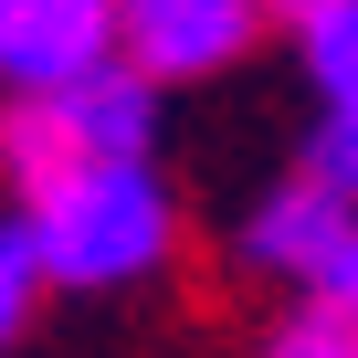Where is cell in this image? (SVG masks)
I'll return each mask as SVG.
<instances>
[{
	"label": "cell",
	"instance_id": "1",
	"mask_svg": "<svg viewBox=\"0 0 358 358\" xmlns=\"http://www.w3.org/2000/svg\"><path fill=\"white\" fill-rule=\"evenodd\" d=\"M22 232H32L43 285L116 295V285H148L179 253V201L158 190L148 158H95V169H64L53 190L22 201Z\"/></svg>",
	"mask_w": 358,
	"mask_h": 358
},
{
	"label": "cell",
	"instance_id": "2",
	"mask_svg": "<svg viewBox=\"0 0 358 358\" xmlns=\"http://www.w3.org/2000/svg\"><path fill=\"white\" fill-rule=\"evenodd\" d=\"M148 137H158V85L137 64H95L85 85H43V95L0 106V179L32 201V190H53L64 169L148 158Z\"/></svg>",
	"mask_w": 358,
	"mask_h": 358
},
{
	"label": "cell",
	"instance_id": "3",
	"mask_svg": "<svg viewBox=\"0 0 358 358\" xmlns=\"http://www.w3.org/2000/svg\"><path fill=\"white\" fill-rule=\"evenodd\" d=\"M264 32V0H116V53L148 85H201L243 64Z\"/></svg>",
	"mask_w": 358,
	"mask_h": 358
},
{
	"label": "cell",
	"instance_id": "4",
	"mask_svg": "<svg viewBox=\"0 0 358 358\" xmlns=\"http://www.w3.org/2000/svg\"><path fill=\"white\" fill-rule=\"evenodd\" d=\"M116 64V0H0V85L43 95Z\"/></svg>",
	"mask_w": 358,
	"mask_h": 358
},
{
	"label": "cell",
	"instance_id": "5",
	"mask_svg": "<svg viewBox=\"0 0 358 358\" xmlns=\"http://www.w3.org/2000/svg\"><path fill=\"white\" fill-rule=\"evenodd\" d=\"M358 232V211L337 201V190H316V179L295 169L285 190H264L253 211H243V232H232V253L253 264V274H285V285H316L327 264H337V243Z\"/></svg>",
	"mask_w": 358,
	"mask_h": 358
},
{
	"label": "cell",
	"instance_id": "6",
	"mask_svg": "<svg viewBox=\"0 0 358 358\" xmlns=\"http://www.w3.org/2000/svg\"><path fill=\"white\" fill-rule=\"evenodd\" d=\"M295 53H306V85L327 106H358V0H327V11L295 32Z\"/></svg>",
	"mask_w": 358,
	"mask_h": 358
},
{
	"label": "cell",
	"instance_id": "7",
	"mask_svg": "<svg viewBox=\"0 0 358 358\" xmlns=\"http://www.w3.org/2000/svg\"><path fill=\"white\" fill-rule=\"evenodd\" d=\"M264 358H358V316H348L337 295H316V285H306V306H285V316H274Z\"/></svg>",
	"mask_w": 358,
	"mask_h": 358
},
{
	"label": "cell",
	"instance_id": "8",
	"mask_svg": "<svg viewBox=\"0 0 358 358\" xmlns=\"http://www.w3.org/2000/svg\"><path fill=\"white\" fill-rule=\"evenodd\" d=\"M295 169L358 211V106H316V127H306V158H295Z\"/></svg>",
	"mask_w": 358,
	"mask_h": 358
},
{
	"label": "cell",
	"instance_id": "9",
	"mask_svg": "<svg viewBox=\"0 0 358 358\" xmlns=\"http://www.w3.org/2000/svg\"><path fill=\"white\" fill-rule=\"evenodd\" d=\"M32 295H43V264H32V232L11 222V232H0V348L22 337V316H32Z\"/></svg>",
	"mask_w": 358,
	"mask_h": 358
},
{
	"label": "cell",
	"instance_id": "10",
	"mask_svg": "<svg viewBox=\"0 0 358 358\" xmlns=\"http://www.w3.org/2000/svg\"><path fill=\"white\" fill-rule=\"evenodd\" d=\"M316 295H337V306H348V316H358V232H348V243H337V264H327V274H316Z\"/></svg>",
	"mask_w": 358,
	"mask_h": 358
},
{
	"label": "cell",
	"instance_id": "11",
	"mask_svg": "<svg viewBox=\"0 0 358 358\" xmlns=\"http://www.w3.org/2000/svg\"><path fill=\"white\" fill-rule=\"evenodd\" d=\"M316 11H327V0H264V22H274V32H306Z\"/></svg>",
	"mask_w": 358,
	"mask_h": 358
}]
</instances>
